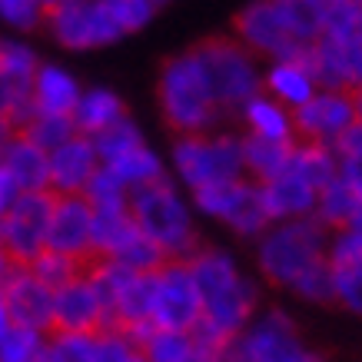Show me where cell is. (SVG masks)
<instances>
[{
	"mask_svg": "<svg viewBox=\"0 0 362 362\" xmlns=\"http://www.w3.org/2000/svg\"><path fill=\"white\" fill-rule=\"evenodd\" d=\"M187 263L199 286V296H203V316L199 319L213 322L216 329L230 332L236 339L240 329L259 309L256 283L236 266L230 252L216 250V246H197L187 256Z\"/></svg>",
	"mask_w": 362,
	"mask_h": 362,
	"instance_id": "6da1fadb",
	"label": "cell"
},
{
	"mask_svg": "<svg viewBox=\"0 0 362 362\" xmlns=\"http://www.w3.org/2000/svg\"><path fill=\"white\" fill-rule=\"evenodd\" d=\"M329 226L316 213L289 216L266 226L263 236H256V266L266 276V283L279 289H293L303 273L329 259Z\"/></svg>",
	"mask_w": 362,
	"mask_h": 362,
	"instance_id": "7a4b0ae2",
	"label": "cell"
},
{
	"mask_svg": "<svg viewBox=\"0 0 362 362\" xmlns=\"http://www.w3.org/2000/svg\"><path fill=\"white\" fill-rule=\"evenodd\" d=\"M156 97H160L166 127L173 133L216 130V123L226 117L216 93H213V83L206 77V66L199 60L197 47L166 60L160 70Z\"/></svg>",
	"mask_w": 362,
	"mask_h": 362,
	"instance_id": "3957f363",
	"label": "cell"
},
{
	"mask_svg": "<svg viewBox=\"0 0 362 362\" xmlns=\"http://www.w3.org/2000/svg\"><path fill=\"white\" fill-rule=\"evenodd\" d=\"M319 87L362 90V0L332 7L316 44L306 50Z\"/></svg>",
	"mask_w": 362,
	"mask_h": 362,
	"instance_id": "277c9868",
	"label": "cell"
},
{
	"mask_svg": "<svg viewBox=\"0 0 362 362\" xmlns=\"http://www.w3.org/2000/svg\"><path fill=\"white\" fill-rule=\"evenodd\" d=\"M130 213L170 259H187L199 246L193 209L166 176L130 189Z\"/></svg>",
	"mask_w": 362,
	"mask_h": 362,
	"instance_id": "5b68a950",
	"label": "cell"
},
{
	"mask_svg": "<svg viewBox=\"0 0 362 362\" xmlns=\"http://www.w3.org/2000/svg\"><path fill=\"white\" fill-rule=\"evenodd\" d=\"M173 170L180 183L193 193L209 183L246 176L243 163V136L233 133H176L173 143Z\"/></svg>",
	"mask_w": 362,
	"mask_h": 362,
	"instance_id": "8992f818",
	"label": "cell"
},
{
	"mask_svg": "<svg viewBox=\"0 0 362 362\" xmlns=\"http://www.w3.org/2000/svg\"><path fill=\"white\" fill-rule=\"evenodd\" d=\"M199 60L206 66L213 93L220 100L226 117H240V110L263 90V70L256 64V54L240 37H209L197 47Z\"/></svg>",
	"mask_w": 362,
	"mask_h": 362,
	"instance_id": "52a82bcc",
	"label": "cell"
},
{
	"mask_svg": "<svg viewBox=\"0 0 362 362\" xmlns=\"http://www.w3.org/2000/svg\"><path fill=\"white\" fill-rule=\"evenodd\" d=\"M193 206L209 220L226 223L243 240L263 236L266 226L273 223L269 209H266L263 189L252 176H236V180H223V183L193 189Z\"/></svg>",
	"mask_w": 362,
	"mask_h": 362,
	"instance_id": "ba28073f",
	"label": "cell"
},
{
	"mask_svg": "<svg viewBox=\"0 0 362 362\" xmlns=\"http://www.w3.org/2000/svg\"><path fill=\"white\" fill-rule=\"evenodd\" d=\"M230 359L243 362H306L316 359L303 336L299 326L293 322L289 313L283 309H266L240 329V336L233 339Z\"/></svg>",
	"mask_w": 362,
	"mask_h": 362,
	"instance_id": "9c48e42d",
	"label": "cell"
},
{
	"mask_svg": "<svg viewBox=\"0 0 362 362\" xmlns=\"http://www.w3.org/2000/svg\"><path fill=\"white\" fill-rule=\"evenodd\" d=\"M47 30L66 50H100L123 37L107 0H60L44 13Z\"/></svg>",
	"mask_w": 362,
	"mask_h": 362,
	"instance_id": "30bf717a",
	"label": "cell"
},
{
	"mask_svg": "<svg viewBox=\"0 0 362 362\" xmlns=\"http://www.w3.org/2000/svg\"><path fill=\"white\" fill-rule=\"evenodd\" d=\"M57 189H23L4 216H0V243L11 252L13 263L30 266L50 240V216H54Z\"/></svg>",
	"mask_w": 362,
	"mask_h": 362,
	"instance_id": "8fae6325",
	"label": "cell"
},
{
	"mask_svg": "<svg viewBox=\"0 0 362 362\" xmlns=\"http://www.w3.org/2000/svg\"><path fill=\"white\" fill-rule=\"evenodd\" d=\"M236 37L250 47L256 57L279 60V57H299L309 47L303 44L293 30V23L286 21L276 0H252L236 17Z\"/></svg>",
	"mask_w": 362,
	"mask_h": 362,
	"instance_id": "7c38bea8",
	"label": "cell"
},
{
	"mask_svg": "<svg viewBox=\"0 0 362 362\" xmlns=\"http://www.w3.org/2000/svg\"><path fill=\"white\" fill-rule=\"evenodd\" d=\"M359 120V103L352 90L336 87H319L306 103H299L293 110V127H296V140L313 143H336L352 123Z\"/></svg>",
	"mask_w": 362,
	"mask_h": 362,
	"instance_id": "4fadbf2b",
	"label": "cell"
},
{
	"mask_svg": "<svg viewBox=\"0 0 362 362\" xmlns=\"http://www.w3.org/2000/svg\"><path fill=\"white\" fill-rule=\"evenodd\" d=\"M203 316V296L187 259H166L156 266L153 322L166 329H193Z\"/></svg>",
	"mask_w": 362,
	"mask_h": 362,
	"instance_id": "5bb4252c",
	"label": "cell"
},
{
	"mask_svg": "<svg viewBox=\"0 0 362 362\" xmlns=\"http://www.w3.org/2000/svg\"><path fill=\"white\" fill-rule=\"evenodd\" d=\"M37 54L21 40H0V117H11L21 130L33 117V77Z\"/></svg>",
	"mask_w": 362,
	"mask_h": 362,
	"instance_id": "9a60e30c",
	"label": "cell"
},
{
	"mask_svg": "<svg viewBox=\"0 0 362 362\" xmlns=\"http://www.w3.org/2000/svg\"><path fill=\"white\" fill-rule=\"evenodd\" d=\"M113 326L107 303L87 273L54 289V332H93Z\"/></svg>",
	"mask_w": 362,
	"mask_h": 362,
	"instance_id": "2e32d148",
	"label": "cell"
},
{
	"mask_svg": "<svg viewBox=\"0 0 362 362\" xmlns=\"http://www.w3.org/2000/svg\"><path fill=\"white\" fill-rule=\"evenodd\" d=\"M4 296L11 306V319L17 326H30L40 332H54V289L33 273L30 266L13 263L4 279Z\"/></svg>",
	"mask_w": 362,
	"mask_h": 362,
	"instance_id": "e0dca14e",
	"label": "cell"
},
{
	"mask_svg": "<svg viewBox=\"0 0 362 362\" xmlns=\"http://www.w3.org/2000/svg\"><path fill=\"white\" fill-rule=\"evenodd\" d=\"M47 246L70 252L77 259H87L90 252H97L93 250V206L83 193H57Z\"/></svg>",
	"mask_w": 362,
	"mask_h": 362,
	"instance_id": "ac0fdd59",
	"label": "cell"
},
{
	"mask_svg": "<svg viewBox=\"0 0 362 362\" xmlns=\"http://www.w3.org/2000/svg\"><path fill=\"white\" fill-rule=\"evenodd\" d=\"M329 266L336 279V303L362 316V230L339 226L329 233Z\"/></svg>",
	"mask_w": 362,
	"mask_h": 362,
	"instance_id": "d6986e66",
	"label": "cell"
},
{
	"mask_svg": "<svg viewBox=\"0 0 362 362\" xmlns=\"http://www.w3.org/2000/svg\"><path fill=\"white\" fill-rule=\"evenodd\" d=\"M97 170V143L87 133H74L70 140L50 150V189H57V193H83V187Z\"/></svg>",
	"mask_w": 362,
	"mask_h": 362,
	"instance_id": "ffe728a7",
	"label": "cell"
},
{
	"mask_svg": "<svg viewBox=\"0 0 362 362\" xmlns=\"http://www.w3.org/2000/svg\"><path fill=\"white\" fill-rule=\"evenodd\" d=\"M259 189H263L266 209H269L273 223L276 220H289V216H306V213H316L319 187L316 183H309L296 166H286L283 173L263 180Z\"/></svg>",
	"mask_w": 362,
	"mask_h": 362,
	"instance_id": "44dd1931",
	"label": "cell"
},
{
	"mask_svg": "<svg viewBox=\"0 0 362 362\" xmlns=\"http://www.w3.org/2000/svg\"><path fill=\"white\" fill-rule=\"evenodd\" d=\"M263 90L273 93L279 103H286L289 110H296L299 103H306L313 93L319 90V80L309 66V57H279V60H269L263 74Z\"/></svg>",
	"mask_w": 362,
	"mask_h": 362,
	"instance_id": "7402d4cb",
	"label": "cell"
},
{
	"mask_svg": "<svg viewBox=\"0 0 362 362\" xmlns=\"http://www.w3.org/2000/svg\"><path fill=\"white\" fill-rule=\"evenodd\" d=\"M0 163L13 173L21 189L50 187V150H44L40 143H33L23 133L11 136V140L0 146Z\"/></svg>",
	"mask_w": 362,
	"mask_h": 362,
	"instance_id": "603a6c76",
	"label": "cell"
},
{
	"mask_svg": "<svg viewBox=\"0 0 362 362\" xmlns=\"http://www.w3.org/2000/svg\"><path fill=\"white\" fill-rule=\"evenodd\" d=\"M246 133L256 136H273V140H296V127H293V110L279 103L273 93L259 90L256 97L240 110Z\"/></svg>",
	"mask_w": 362,
	"mask_h": 362,
	"instance_id": "cb8c5ba5",
	"label": "cell"
},
{
	"mask_svg": "<svg viewBox=\"0 0 362 362\" xmlns=\"http://www.w3.org/2000/svg\"><path fill=\"white\" fill-rule=\"evenodd\" d=\"M362 209V197H359V187L349 173H336L319 189V199H316V216L329 230H339V226H349Z\"/></svg>",
	"mask_w": 362,
	"mask_h": 362,
	"instance_id": "d4e9b609",
	"label": "cell"
},
{
	"mask_svg": "<svg viewBox=\"0 0 362 362\" xmlns=\"http://www.w3.org/2000/svg\"><path fill=\"white\" fill-rule=\"evenodd\" d=\"M80 83L66 70L54 64H40L37 66V77H33V107L47 113H70L80 100Z\"/></svg>",
	"mask_w": 362,
	"mask_h": 362,
	"instance_id": "484cf974",
	"label": "cell"
},
{
	"mask_svg": "<svg viewBox=\"0 0 362 362\" xmlns=\"http://www.w3.org/2000/svg\"><path fill=\"white\" fill-rule=\"evenodd\" d=\"M296 140H273V136H256L246 133L243 136V163H246V176H252L256 183H263L269 176L283 173L289 166Z\"/></svg>",
	"mask_w": 362,
	"mask_h": 362,
	"instance_id": "4316f807",
	"label": "cell"
},
{
	"mask_svg": "<svg viewBox=\"0 0 362 362\" xmlns=\"http://www.w3.org/2000/svg\"><path fill=\"white\" fill-rule=\"evenodd\" d=\"M140 223L133 220L130 206H113V209H93V250L103 256H120L136 236H140Z\"/></svg>",
	"mask_w": 362,
	"mask_h": 362,
	"instance_id": "83f0119b",
	"label": "cell"
},
{
	"mask_svg": "<svg viewBox=\"0 0 362 362\" xmlns=\"http://www.w3.org/2000/svg\"><path fill=\"white\" fill-rule=\"evenodd\" d=\"M120 117H127V107H123V100L107 87L83 90L77 100V107H74L77 133H87V136H97L100 130H107V127L117 123Z\"/></svg>",
	"mask_w": 362,
	"mask_h": 362,
	"instance_id": "f1b7e54d",
	"label": "cell"
},
{
	"mask_svg": "<svg viewBox=\"0 0 362 362\" xmlns=\"http://www.w3.org/2000/svg\"><path fill=\"white\" fill-rule=\"evenodd\" d=\"M103 166H110L113 173L120 176L130 189H136V187H143V183H153V180L166 176L163 173V160L146 146V140L136 143V146H130V150H123V153H117Z\"/></svg>",
	"mask_w": 362,
	"mask_h": 362,
	"instance_id": "f546056e",
	"label": "cell"
},
{
	"mask_svg": "<svg viewBox=\"0 0 362 362\" xmlns=\"http://www.w3.org/2000/svg\"><path fill=\"white\" fill-rule=\"evenodd\" d=\"M143 359L153 362H197V339L189 329H166V326H156L150 332V339L143 342Z\"/></svg>",
	"mask_w": 362,
	"mask_h": 362,
	"instance_id": "4dcf8cb0",
	"label": "cell"
},
{
	"mask_svg": "<svg viewBox=\"0 0 362 362\" xmlns=\"http://www.w3.org/2000/svg\"><path fill=\"white\" fill-rule=\"evenodd\" d=\"M279 4V11L286 13V21L293 23V30L296 37L303 40L306 47L316 44V37L322 33L326 27V4L322 0H276Z\"/></svg>",
	"mask_w": 362,
	"mask_h": 362,
	"instance_id": "1f68e13d",
	"label": "cell"
},
{
	"mask_svg": "<svg viewBox=\"0 0 362 362\" xmlns=\"http://www.w3.org/2000/svg\"><path fill=\"white\" fill-rule=\"evenodd\" d=\"M23 136H30L33 143H40L44 150H54L64 140H70L77 133V123L70 113H47V110H33V117L21 127Z\"/></svg>",
	"mask_w": 362,
	"mask_h": 362,
	"instance_id": "d6a6232c",
	"label": "cell"
},
{
	"mask_svg": "<svg viewBox=\"0 0 362 362\" xmlns=\"http://www.w3.org/2000/svg\"><path fill=\"white\" fill-rule=\"evenodd\" d=\"M83 197L93 209H113V206H130V187L110 166L100 163V170L90 176V183L83 187Z\"/></svg>",
	"mask_w": 362,
	"mask_h": 362,
	"instance_id": "836d02e7",
	"label": "cell"
},
{
	"mask_svg": "<svg viewBox=\"0 0 362 362\" xmlns=\"http://www.w3.org/2000/svg\"><path fill=\"white\" fill-rule=\"evenodd\" d=\"M47 332L30 329V326H17L13 322L11 329L0 336V359L4 362H33V359H44L47 349Z\"/></svg>",
	"mask_w": 362,
	"mask_h": 362,
	"instance_id": "e575fe53",
	"label": "cell"
},
{
	"mask_svg": "<svg viewBox=\"0 0 362 362\" xmlns=\"http://www.w3.org/2000/svg\"><path fill=\"white\" fill-rule=\"evenodd\" d=\"M30 269L40 279H44L50 289H57V286H64V283H70L74 276H80L83 273V259H77V256H70V252H60V250H54V246H47L37 259L30 263Z\"/></svg>",
	"mask_w": 362,
	"mask_h": 362,
	"instance_id": "d590c367",
	"label": "cell"
},
{
	"mask_svg": "<svg viewBox=\"0 0 362 362\" xmlns=\"http://www.w3.org/2000/svg\"><path fill=\"white\" fill-rule=\"evenodd\" d=\"M289 293L299 296L303 303H316V306H322V303H336V279H332L329 259H326V263H319V266H313L309 273L299 276L296 286H293Z\"/></svg>",
	"mask_w": 362,
	"mask_h": 362,
	"instance_id": "8d00e7d4",
	"label": "cell"
},
{
	"mask_svg": "<svg viewBox=\"0 0 362 362\" xmlns=\"http://www.w3.org/2000/svg\"><path fill=\"white\" fill-rule=\"evenodd\" d=\"M93 143H97L100 163H107V160H113L117 153H123V150H130V146L143 143V133L130 117H120V120L110 123L107 130H100L97 136H93Z\"/></svg>",
	"mask_w": 362,
	"mask_h": 362,
	"instance_id": "74e56055",
	"label": "cell"
},
{
	"mask_svg": "<svg viewBox=\"0 0 362 362\" xmlns=\"http://www.w3.org/2000/svg\"><path fill=\"white\" fill-rule=\"evenodd\" d=\"M44 0H0V21L13 30H33L44 23Z\"/></svg>",
	"mask_w": 362,
	"mask_h": 362,
	"instance_id": "f35d334b",
	"label": "cell"
},
{
	"mask_svg": "<svg viewBox=\"0 0 362 362\" xmlns=\"http://www.w3.org/2000/svg\"><path fill=\"white\" fill-rule=\"evenodd\" d=\"M107 7L113 11V17H117V23L123 27V33L143 30L156 13L153 0H107Z\"/></svg>",
	"mask_w": 362,
	"mask_h": 362,
	"instance_id": "ab89813d",
	"label": "cell"
},
{
	"mask_svg": "<svg viewBox=\"0 0 362 362\" xmlns=\"http://www.w3.org/2000/svg\"><path fill=\"white\" fill-rule=\"evenodd\" d=\"M332 150H336V156H339V170L342 173H362V117L356 123H352L349 130L342 133L339 140L332 143Z\"/></svg>",
	"mask_w": 362,
	"mask_h": 362,
	"instance_id": "60d3db41",
	"label": "cell"
},
{
	"mask_svg": "<svg viewBox=\"0 0 362 362\" xmlns=\"http://www.w3.org/2000/svg\"><path fill=\"white\" fill-rule=\"evenodd\" d=\"M23 189H21V183L13 180V173L7 170V166L0 163V216L7 213V209L17 203V197H21Z\"/></svg>",
	"mask_w": 362,
	"mask_h": 362,
	"instance_id": "b9f144b4",
	"label": "cell"
},
{
	"mask_svg": "<svg viewBox=\"0 0 362 362\" xmlns=\"http://www.w3.org/2000/svg\"><path fill=\"white\" fill-rule=\"evenodd\" d=\"M13 326V319H11V306H7V296H4V286H0V336L11 329Z\"/></svg>",
	"mask_w": 362,
	"mask_h": 362,
	"instance_id": "7bdbcfd3",
	"label": "cell"
},
{
	"mask_svg": "<svg viewBox=\"0 0 362 362\" xmlns=\"http://www.w3.org/2000/svg\"><path fill=\"white\" fill-rule=\"evenodd\" d=\"M13 269V259H11V252L4 250V243H0V283L7 279V273Z\"/></svg>",
	"mask_w": 362,
	"mask_h": 362,
	"instance_id": "ee69618b",
	"label": "cell"
},
{
	"mask_svg": "<svg viewBox=\"0 0 362 362\" xmlns=\"http://www.w3.org/2000/svg\"><path fill=\"white\" fill-rule=\"evenodd\" d=\"M322 4H326V11H332V7H339V4H346V0H322ZM326 17H329V13H326Z\"/></svg>",
	"mask_w": 362,
	"mask_h": 362,
	"instance_id": "f6af8a7d",
	"label": "cell"
},
{
	"mask_svg": "<svg viewBox=\"0 0 362 362\" xmlns=\"http://www.w3.org/2000/svg\"><path fill=\"white\" fill-rule=\"evenodd\" d=\"M352 180H356V187H359V197H362V173H356Z\"/></svg>",
	"mask_w": 362,
	"mask_h": 362,
	"instance_id": "bcb514c9",
	"label": "cell"
},
{
	"mask_svg": "<svg viewBox=\"0 0 362 362\" xmlns=\"http://www.w3.org/2000/svg\"><path fill=\"white\" fill-rule=\"evenodd\" d=\"M349 226H359V230H362V209H359V216H356V220H352Z\"/></svg>",
	"mask_w": 362,
	"mask_h": 362,
	"instance_id": "7dc6e473",
	"label": "cell"
},
{
	"mask_svg": "<svg viewBox=\"0 0 362 362\" xmlns=\"http://www.w3.org/2000/svg\"><path fill=\"white\" fill-rule=\"evenodd\" d=\"M356 103H359V117H362V90L356 93Z\"/></svg>",
	"mask_w": 362,
	"mask_h": 362,
	"instance_id": "c3c4849f",
	"label": "cell"
},
{
	"mask_svg": "<svg viewBox=\"0 0 362 362\" xmlns=\"http://www.w3.org/2000/svg\"><path fill=\"white\" fill-rule=\"evenodd\" d=\"M54 4H60V0H44V7H54Z\"/></svg>",
	"mask_w": 362,
	"mask_h": 362,
	"instance_id": "681fc988",
	"label": "cell"
},
{
	"mask_svg": "<svg viewBox=\"0 0 362 362\" xmlns=\"http://www.w3.org/2000/svg\"><path fill=\"white\" fill-rule=\"evenodd\" d=\"M153 4H156V7H163V4H170V0H153Z\"/></svg>",
	"mask_w": 362,
	"mask_h": 362,
	"instance_id": "f907efd6",
	"label": "cell"
}]
</instances>
